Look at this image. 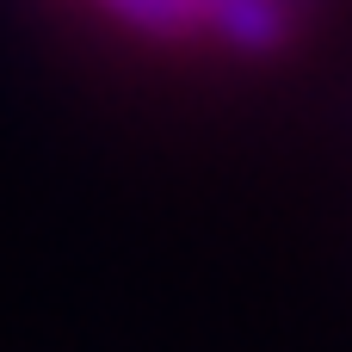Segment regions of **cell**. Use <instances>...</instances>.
<instances>
[{
    "label": "cell",
    "mask_w": 352,
    "mask_h": 352,
    "mask_svg": "<svg viewBox=\"0 0 352 352\" xmlns=\"http://www.w3.org/2000/svg\"><path fill=\"white\" fill-rule=\"evenodd\" d=\"M291 6H297V12H303V6H316V0H291Z\"/></svg>",
    "instance_id": "obj_3"
},
{
    "label": "cell",
    "mask_w": 352,
    "mask_h": 352,
    "mask_svg": "<svg viewBox=\"0 0 352 352\" xmlns=\"http://www.w3.org/2000/svg\"><path fill=\"white\" fill-rule=\"evenodd\" d=\"M192 12L204 31H217L241 56H278L291 43V25H297L291 0H192Z\"/></svg>",
    "instance_id": "obj_1"
},
{
    "label": "cell",
    "mask_w": 352,
    "mask_h": 352,
    "mask_svg": "<svg viewBox=\"0 0 352 352\" xmlns=\"http://www.w3.org/2000/svg\"><path fill=\"white\" fill-rule=\"evenodd\" d=\"M118 25H130V31H142V37H186V31H198V12H192V0H99Z\"/></svg>",
    "instance_id": "obj_2"
}]
</instances>
